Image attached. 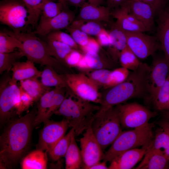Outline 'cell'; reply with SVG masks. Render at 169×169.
Returning <instances> with one entry per match:
<instances>
[{
    "label": "cell",
    "instance_id": "53",
    "mask_svg": "<svg viewBox=\"0 0 169 169\" xmlns=\"http://www.w3.org/2000/svg\"><path fill=\"white\" fill-rule=\"evenodd\" d=\"M163 115L165 119L169 121V111L164 110Z\"/></svg>",
    "mask_w": 169,
    "mask_h": 169
},
{
    "label": "cell",
    "instance_id": "31",
    "mask_svg": "<svg viewBox=\"0 0 169 169\" xmlns=\"http://www.w3.org/2000/svg\"><path fill=\"white\" fill-rule=\"evenodd\" d=\"M71 128L69 132L65 135L48 152L52 160L57 161L65 156L69 146L72 135L74 132Z\"/></svg>",
    "mask_w": 169,
    "mask_h": 169
},
{
    "label": "cell",
    "instance_id": "40",
    "mask_svg": "<svg viewBox=\"0 0 169 169\" xmlns=\"http://www.w3.org/2000/svg\"><path fill=\"white\" fill-rule=\"evenodd\" d=\"M111 71L107 69H95L88 76L99 87L106 89Z\"/></svg>",
    "mask_w": 169,
    "mask_h": 169
},
{
    "label": "cell",
    "instance_id": "45",
    "mask_svg": "<svg viewBox=\"0 0 169 169\" xmlns=\"http://www.w3.org/2000/svg\"><path fill=\"white\" fill-rule=\"evenodd\" d=\"M101 47L96 39L90 37L87 44L79 48L84 54H95L99 53Z\"/></svg>",
    "mask_w": 169,
    "mask_h": 169
},
{
    "label": "cell",
    "instance_id": "6",
    "mask_svg": "<svg viewBox=\"0 0 169 169\" xmlns=\"http://www.w3.org/2000/svg\"><path fill=\"white\" fill-rule=\"evenodd\" d=\"M91 126L103 151L111 145L122 131L115 106L97 111Z\"/></svg>",
    "mask_w": 169,
    "mask_h": 169
},
{
    "label": "cell",
    "instance_id": "42",
    "mask_svg": "<svg viewBox=\"0 0 169 169\" xmlns=\"http://www.w3.org/2000/svg\"><path fill=\"white\" fill-rule=\"evenodd\" d=\"M47 36V39L56 40L65 44L74 49H77L79 47L70 34L60 30L53 32Z\"/></svg>",
    "mask_w": 169,
    "mask_h": 169
},
{
    "label": "cell",
    "instance_id": "30",
    "mask_svg": "<svg viewBox=\"0 0 169 169\" xmlns=\"http://www.w3.org/2000/svg\"><path fill=\"white\" fill-rule=\"evenodd\" d=\"M45 42L50 55L62 64H64L66 57L74 49L65 44L54 40L47 39Z\"/></svg>",
    "mask_w": 169,
    "mask_h": 169
},
{
    "label": "cell",
    "instance_id": "46",
    "mask_svg": "<svg viewBox=\"0 0 169 169\" xmlns=\"http://www.w3.org/2000/svg\"><path fill=\"white\" fill-rule=\"evenodd\" d=\"M83 55L76 49H73L66 57L64 64L69 67H76Z\"/></svg>",
    "mask_w": 169,
    "mask_h": 169
},
{
    "label": "cell",
    "instance_id": "52",
    "mask_svg": "<svg viewBox=\"0 0 169 169\" xmlns=\"http://www.w3.org/2000/svg\"><path fill=\"white\" fill-rule=\"evenodd\" d=\"M106 162L105 161H100L91 166L89 169H108L109 167L107 166Z\"/></svg>",
    "mask_w": 169,
    "mask_h": 169
},
{
    "label": "cell",
    "instance_id": "10",
    "mask_svg": "<svg viewBox=\"0 0 169 169\" xmlns=\"http://www.w3.org/2000/svg\"><path fill=\"white\" fill-rule=\"evenodd\" d=\"M7 72L0 82V120L1 124L8 123L16 111L15 105L20 96L19 86L11 80V76Z\"/></svg>",
    "mask_w": 169,
    "mask_h": 169
},
{
    "label": "cell",
    "instance_id": "3",
    "mask_svg": "<svg viewBox=\"0 0 169 169\" xmlns=\"http://www.w3.org/2000/svg\"><path fill=\"white\" fill-rule=\"evenodd\" d=\"M100 105L82 100L71 91L55 114L63 116L68 122L69 127L73 128L75 136L83 134L90 126Z\"/></svg>",
    "mask_w": 169,
    "mask_h": 169
},
{
    "label": "cell",
    "instance_id": "33",
    "mask_svg": "<svg viewBox=\"0 0 169 169\" xmlns=\"http://www.w3.org/2000/svg\"><path fill=\"white\" fill-rule=\"evenodd\" d=\"M119 60L121 67L131 71L136 69L141 62L127 45L120 52Z\"/></svg>",
    "mask_w": 169,
    "mask_h": 169
},
{
    "label": "cell",
    "instance_id": "24",
    "mask_svg": "<svg viewBox=\"0 0 169 169\" xmlns=\"http://www.w3.org/2000/svg\"><path fill=\"white\" fill-rule=\"evenodd\" d=\"M47 152L37 149L27 154L21 162L22 169H45L47 168Z\"/></svg>",
    "mask_w": 169,
    "mask_h": 169
},
{
    "label": "cell",
    "instance_id": "23",
    "mask_svg": "<svg viewBox=\"0 0 169 169\" xmlns=\"http://www.w3.org/2000/svg\"><path fill=\"white\" fill-rule=\"evenodd\" d=\"M125 3L114 9L112 13L113 17L116 20L115 23L116 25L125 32L148 31L142 24L133 22L127 19L125 14Z\"/></svg>",
    "mask_w": 169,
    "mask_h": 169
},
{
    "label": "cell",
    "instance_id": "49",
    "mask_svg": "<svg viewBox=\"0 0 169 169\" xmlns=\"http://www.w3.org/2000/svg\"><path fill=\"white\" fill-rule=\"evenodd\" d=\"M67 3L75 7H81L85 3L97 5H102L104 0H66Z\"/></svg>",
    "mask_w": 169,
    "mask_h": 169
},
{
    "label": "cell",
    "instance_id": "28",
    "mask_svg": "<svg viewBox=\"0 0 169 169\" xmlns=\"http://www.w3.org/2000/svg\"><path fill=\"white\" fill-rule=\"evenodd\" d=\"M28 13L26 28L31 26L33 28L38 25L42 11L45 3L48 0H22Z\"/></svg>",
    "mask_w": 169,
    "mask_h": 169
},
{
    "label": "cell",
    "instance_id": "56",
    "mask_svg": "<svg viewBox=\"0 0 169 169\" xmlns=\"http://www.w3.org/2000/svg\"><path fill=\"white\" fill-rule=\"evenodd\" d=\"M168 169H169V166H168Z\"/></svg>",
    "mask_w": 169,
    "mask_h": 169
},
{
    "label": "cell",
    "instance_id": "38",
    "mask_svg": "<svg viewBox=\"0 0 169 169\" xmlns=\"http://www.w3.org/2000/svg\"><path fill=\"white\" fill-rule=\"evenodd\" d=\"M169 103V74L165 83L160 89L155 99L152 102L157 110L163 111Z\"/></svg>",
    "mask_w": 169,
    "mask_h": 169
},
{
    "label": "cell",
    "instance_id": "22",
    "mask_svg": "<svg viewBox=\"0 0 169 169\" xmlns=\"http://www.w3.org/2000/svg\"><path fill=\"white\" fill-rule=\"evenodd\" d=\"M169 159L164 151L159 150L147 152L136 169H168Z\"/></svg>",
    "mask_w": 169,
    "mask_h": 169
},
{
    "label": "cell",
    "instance_id": "7",
    "mask_svg": "<svg viewBox=\"0 0 169 169\" xmlns=\"http://www.w3.org/2000/svg\"><path fill=\"white\" fill-rule=\"evenodd\" d=\"M115 107L121 126L125 128L135 129L146 125L158 114L156 112L136 103L121 104Z\"/></svg>",
    "mask_w": 169,
    "mask_h": 169
},
{
    "label": "cell",
    "instance_id": "15",
    "mask_svg": "<svg viewBox=\"0 0 169 169\" xmlns=\"http://www.w3.org/2000/svg\"><path fill=\"white\" fill-rule=\"evenodd\" d=\"M75 19L74 13L64 8L59 14L44 22L38 23L33 32L36 34L46 36L53 32L66 29Z\"/></svg>",
    "mask_w": 169,
    "mask_h": 169
},
{
    "label": "cell",
    "instance_id": "43",
    "mask_svg": "<svg viewBox=\"0 0 169 169\" xmlns=\"http://www.w3.org/2000/svg\"><path fill=\"white\" fill-rule=\"evenodd\" d=\"M20 96L15 106L16 114L20 115L27 110L34 102L33 98L20 86Z\"/></svg>",
    "mask_w": 169,
    "mask_h": 169
},
{
    "label": "cell",
    "instance_id": "44",
    "mask_svg": "<svg viewBox=\"0 0 169 169\" xmlns=\"http://www.w3.org/2000/svg\"><path fill=\"white\" fill-rule=\"evenodd\" d=\"M66 29L79 47L84 46L87 44L90 37L86 33L78 29L70 26Z\"/></svg>",
    "mask_w": 169,
    "mask_h": 169
},
{
    "label": "cell",
    "instance_id": "13",
    "mask_svg": "<svg viewBox=\"0 0 169 169\" xmlns=\"http://www.w3.org/2000/svg\"><path fill=\"white\" fill-rule=\"evenodd\" d=\"M44 123L39 134L37 149L48 152L65 135L69 126L64 118L58 121L48 120Z\"/></svg>",
    "mask_w": 169,
    "mask_h": 169
},
{
    "label": "cell",
    "instance_id": "4",
    "mask_svg": "<svg viewBox=\"0 0 169 169\" xmlns=\"http://www.w3.org/2000/svg\"><path fill=\"white\" fill-rule=\"evenodd\" d=\"M153 123L134 129L122 131L104 154L103 160L110 162L122 152L139 146H149L153 139Z\"/></svg>",
    "mask_w": 169,
    "mask_h": 169
},
{
    "label": "cell",
    "instance_id": "54",
    "mask_svg": "<svg viewBox=\"0 0 169 169\" xmlns=\"http://www.w3.org/2000/svg\"><path fill=\"white\" fill-rule=\"evenodd\" d=\"M58 1L63 4L65 8H68L66 0H58Z\"/></svg>",
    "mask_w": 169,
    "mask_h": 169
},
{
    "label": "cell",
    "instance_id": "20",
    "mask_svg": "<svg viewBox=\"0 0 169 169\" xmlns=\"http://www.w3.org/2000/svg\"><path fill=\"white\" fill-rule=\"evenodd\" d=\"M34 63L28 60L24 62H15L11 69L12 72V81L17 83L18 81L40 77L41 71L38 70Z\"/></svg>",
    "mask_w": 169,
    "mask_h": 169
},
{
    "label": "cell",
    "instance_id": "34",
    "mask_svg": "<svg viewBox=\"0 0 169 169\" xmlns=\"http://www.w3.org/2000/svg\"><path fill=\"white\" fill-rule=\"evenodd\" d=\"M21 42L15 37L5 31L0 32V53H8L14 51L16 49H20Z\"/></svg>",
    "mask_w": 169,
    "mask_h": 169
},
{
    "label": "cell",
    "instance_id": "26",
    "mask_svg": "<svg viewBox=\"0 0 169 169\" xmlns=\"http://www.w3.org/2000/svg\"><path fill=\"white\" fill-rule=\"evenodd\" d=\"M74 131L73 133L70 143L64 156L66 169H79L82 167V161L80 149L75 140Z\"/></svg>",
    "mask_w": 169,
    "mask_h": 169
},
{
    "label": "cell",
    "instance_id": "8",
    "mask_svg": "<svg viewBox=\"0 0 169 169\" xmlns=\"http://www.w3.org/2000/svg\"><path fill=\"white\" fill-rule=\"evenodd\" d=\"M67 84L75 95L93 103L101 104L102 95L99 87L88 76L83 73L64 74Z\"/></svg>",
    "mask_w": 169,
    "mask_h": 169
},
{
    "label": "cell",
    "instance_id": "21",
    "mask_svg": "<svg viewBox=\"0 0 169 169\" xmlns=\"http://www.w3.org/2000/svg\"><path fill=\"white\" fill-rule=\"evenodd\" d=\"M109 31L112 41L107 52L116 63L119 60L120 52L127 45L126 34L115 23Z\"/></svg>",
    "mask_w": 169,
    "mask_h": 169
},
{
    "label": "cell",
    "instance_id": "18",
    "mask_svg": "<svg viewBox=\"0 0 169 169\" xmlns=\"http://www.w3.org/2000/svg\"><path fill=\"white\" fill-rule=\"evenodd\" d=\"M80 8L79 12L75 19L99 22L109 21L111 13L107 6L86 2Z\"/></svg>",
    "mask_w": 169,
    "mask_h": 169
},
{
    "label": "cell",
    "instance_id": "41",
    "mask_svg": "<svg viewBox=\"0 0 169 169\" xmlns=\"http://www.w3.org/2000/svg\"><path fill=\"white\" fill-rule=\"evenodd\" d=\"M130 72V70L122 67L117 68L111 71L106 89L123 82L127 78Z\"/></svg>",
    "mask_w": 169,
    "mask_h": 169
},
{
    "label": "cell",
    "instance_id": "5",
    "mask_svg": "<svg viewBox=\"0 0 169 169\" xmlns=\"http://www.w3.org/2000/svg\"><path fill=\"white\" fill-rule=\"evenodd\" d=\"M8 34L18 39L22 43L20 50L27 60L41 66H50L55 69L59 70L62 64L51 56L46 43L33 32H14L6 30Z\"/></svg>",
    "mask_w": 169,
    "mask_h": 169
},
{
    "label": "cell",
    "instance_id": "35",
    "mask_svg": "<svg viewBox=\"0 0 169 169\" xmlns=\"http://www.w3.org/2000/svg\"><path fill=\"white\" fill-rule=\"evenodd\" d=\"M64 8L61 3L59 1L55 2L54 0H48L44 6L38 23L44 22L54 17Z\"/></svg>",
    "mask_w": 169,
    "mask_h": 169
},
{
    "label": "cell",
    "instance_id": "50",
    "mask_svg": "<svg viewBox=\"0 0 169 169\" xmlns=\"http://www.w3.org/2000/svg\"><path fill=\"white\" fill-rule=\"evenodd\" d=\"M126 0H106L107 7L110 9H115L123 4Z\"/></svg>",
    "mask_w": 169,
    "mask_h": 169
},
{
    "label": "cell",
    "instance_id": "11",
    "mask_svg": "<svg viewBox=\"0 0 169 169\" xmlns=\"http://www.w3.org/2000/svg\"><path fill=\"white\" fill-rule=\"evenodd\" d=\"M142 32H125L127 46L136 56L145 59L161 49L156 37L149 35Z\"/></svg>",
    "mask_w": 169,
    "mask_h": 169
},
{
    "label": "cell",
    "instance_id": "12",
    "mask_svg": "<svg viewBox=\"0 0 169 169\" xmlns=\"http://www.w3.org/2000/svg\"><path fill=\"white\" fill-rule=\"evenodd\" d=\"M79 142L82 168L89 169L103 160L104 153L93 132L91 125L83 133Z\"/></svg>",
    "mask_w": 169,
    "mask_h": 169
},
{
    "label": "cell",
    "instance_id": "32",
    "mask_svg": "<svg viewBox=\"0 0 169 169\" xmlns=\"http://www.w3.org/2000/svg\"><path fill=\"white\" fill-rule=\"evenodd\" d=\"M69 26L78 29L89 35L95 36L104 28L100 22L76 19Z\"/></svg>",
    "mask_w": 169,
    "mask_h": 169
},
{
    "label": "cell",
    "instance_id": "1",
    "mask_svg": "<svg viewBox=\"0 0 169 169\" xmlns=\"http://www.w3.org/2000/svg\"><path fill=\"white\" fill-rule=\"evenodd\" d=\"M37 109L8 122L0 137V169L14 167L27 151Z\"/></svg>",
    "mask_w": 169,
    "mask_h": 169
},
{
    "label": "cell",
    "instance_id": "2",
    "mask_svg": "<svg viewBox=\"0 0 169 169\" xmlns=\"http://www.w3.org/2000/svg\"><path fill=\"white\" fill-rule=\"evenodd\" d=\"M150 66L142 62L138 68L130 71L122 83L108 89L102 95L100 104L101 110H105L132 99L148 96V77Z\"/></svg>",
    "mask_w": 169,
    "mask_h": 169
},
{
    "label": "cell",
    "instance_id": "51",
    "mask_svg": "<svg viewBox=\"0 0 169 169\" xmlns=\"http://www.w3.org/2000/svg\"><path fill=\"white\" fill-rule=\"evenodd\" d=\"M166 120L161 122L159 125L160 127L165 130L169 134V121ZM164 153L169 159V146L165 151Z\"/></svg>",
    "mask_w": 169,
    "mask_h": 169
},
{
    "label": "cell",
    "instance_id": "27",
    "mask_svg": "<svg viewBox=\"0 0 169 169\" xmlns=\"http://www.w3.org/2000/svg\"><path fill=\"white\" fill-rule=\"evenodd\" d=\"M38 78H31L20 81V86L33 98L34 102L38 101L44 94L52 89L44 85Z\"/></svg>",
    "mask_w": 169,
    "mask_h": 169
},
{
    "label": "cell",
    "instance_id": "48",
    "mask_svg": "<svg viewBox=\"0 0 169 169\" xmlns=\"http://www.w3.org/2000/svg\"><path fill=\"white\" fill-rule=\"evenodd\" d=\"M151 6L156 13H159L164 8L167 0H138Z\"/></svg>",
    "mask_w": 169,
    "mask_h": 169
},
{
    "label": "cell",
    "instance_id": "36",
    "mask_svg": "<svg viewBox=\"0 0 169 169\" xmlns=\"http://www.w3.org/2000/svg\"><path fill=\"white\" fill-rule=\"evenodd\" d=\"M169 146V134L160 127V128L156 131L155 137L147 152H150L159 150L164 152Z\"/></svg>",
    "mask_w": 169,
    "mask_h": 169
},
{
    "label": "cell",
    "instance_id": "37",
    "mask_svg": "<svg viewBox=\"0 0 169 169\" xmlns=\"http://www.w3.org/2000/svg\"><path fill=\"white\" fill-rule=\"evenodd\" d=\"M23 56V53L19 49L18 51L8 53H0V74L4 72H9L17 60Z\"/></svg>",
    "mask_w": 169,
    "mask_h": 169
},
{
    "label": "cell",
    "instance_id": "16",
    "mask_svg": "<svg viewBox=\"0 0 169 169\" xmlns=\"http://www.w3.org/2000/svg\"><path fill=\"white\" fill-rule=\"evenodd\" d=\"M128 13L136 18L150 31L154 27L156 13L149 5L138 0H126Z\"/></svg>",
    "mask_w": 169,
    "mask_h": 169
},
{
    "label": "cell",
    "instance_id": "19",
    "mask_svg": "<svg viewBox=\"0 0 169 169\" xmlns=\"http://www.w3.org/2000/svg\"><path fill=\"white\" fill-rule=\"evenodd\" d=\"M159 14L156 37L169 64V6Z\"/></svg>",
    "mask_w": 169,
    "mask_h": 169
},
{
    "label": "cell",
    "instance_id": "47",
    "mask_svg": "<svg viewBox=\"0 0 169 169\" xmlns=\"http://www.w3.org/2000/svg\"><path fill=\"white\" fill-rule=\"evenodd\" d=\"M96 40L101 47L109 46L111 43V38L109 31L103 28L96 36Z\"/></svg>",
    "mask_w": 169,
    "mask_h": 169
},
{
    "label": "cell",
    "instance_id": "55",
    "mask_svg": "<svg viewBox=\"0 0 169 169\" xmlns=\"http://www.w3.org/2000/svg\"><path fill=\"white\" fill-rule=\"evenodd\" d=\"M164 110H169V103L166 106Z\"/></svg>",
    "mask_w": 169,
    "mask_h": 169
},
{
    "label": "cell",
    "instance_id": "25",
    "mask_svg": "<svg viewBox=\"0 0 169 169\" xmlns=\"http://www.w3.org/2000/svg\"><path fill=\"white\" fill-rule=\"evenodd\" d=\"M40 81L45 86L64 88L69 90L64 74H59L50 66H46L41 71Z\"/></svg>",
    "mask_w": 169,
    "mask_h": 169
},
{
    "label": "cell",
    "instance_id": "9",
    "mask_svg": "<svg viewBox=\"0 0 169 169\" xmlns=\"http://www.w3.org/2000/svg\"><path fill=\"white\" fill-rule=\"evenodd\" d=\"M28 15L22 0H3L0 3V22L14 32L23 31Z\"/></svg>",
    "mask_w": 169,
    "mask_h": 169
},
{
    "label": "cell",
    "instance_id": "14",
    "mask_svg": "<svg viewBox=\"0 0 169 169\" xmlns=\"http://www.w3.org/2000/svg\"><path fill=\"white\" fill-rule=\"evenodd\" d=\"M150 67L147 99L152 103L168 76L169 64L164 56H154Z\"/></svg>",
    "mask_w": 169,
    "mask_h": 169
},
{
    "label": "cell",
    "instance_id": "17",
    "mask_svg": "<svg viewBox=\"0 0 169 169\" xmlns=\"http://www.w3.org/2000/svg\"><path fill=\"white\" fill-rule=\"evenodd\" d=\"M149 146L135 148L126 151L114 158L110 162L109 169H130L145 156Z\"/></svg>",
    "mask_w": 169,
    "mask_h": 169
},
{
    "label": "cell",
    "instance_id": "39",
    "mask_svg": "<svg viewBox=\"0 0 169 169\" xmlns=\"http://www.w3.org/2000/svg\"><path fill=\"white\" fill-rule=\"evenodd\" d=\"M55 92L52 99L46 117V121L59 108L66 97L65 88L55 87Z\"/></svg>",
    "mask_w": 169,
    "mask_h": 169
},
{
    "label": "cell",
    "instance_id": "29",
    "mask_svg": "<svg viewBox=\"0 0 169 169\" xmlns=\"http://www.w3.org/2000/svg\"><path fill=\"white\" fill-rule=\"evenodd\" d=\"M55 89L49 90L44 94L40 98L37 106V113L35 118L34 125L36 126L46 121V117L49 110Z\"/></svg>",
    "mask_w": 169,
    "mask_h": 169
}]
</instances>
